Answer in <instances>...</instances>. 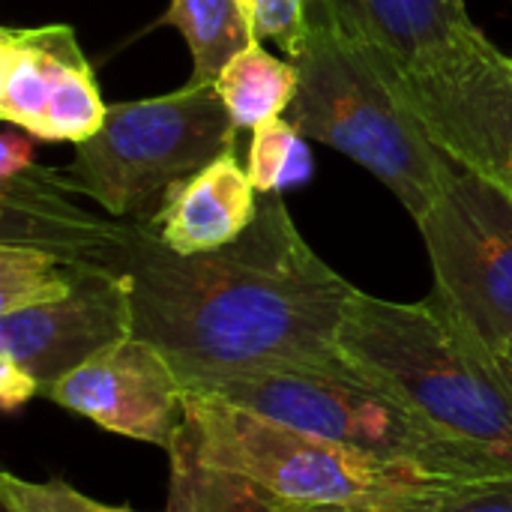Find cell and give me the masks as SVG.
Returning a JSON list of instances; mask_svg holds the SVG:
<instances>
[{
	"label": "cell",
	"mask_w": 512,
	"mask_h": 512,
	"mask_svg": "<svg viewBox=\"0 0 512 512\" xmlns=\"http://www.w3.org/2000/svg\"><path fill=\"white\" fill-rule=\"evenodd\" d=\"M132 297V336L156 345L186 390L282 366L339 363L354 285L300 234L282 195H261L234 243L180 255L129 222L114 261Z\"/></svg>",
	"instance_id": "6da1fadb"
},
{
	"label": "cell",
	"mask_w": 512,
	"mask_h": 512,
	"mask_svg": "<svg viewBox=\"0 0 512 512\" xmlns=\"http://www.w3.org/2000/svg\"><path fill=\"white\" fill-rule=\"evenodd\" d=\"M339 354L489 477H512V363L441 300L354 291Z\"/></svg>",
	"instance_id": "7a4b0ae2"
},
{
	"label": "cell",
	"mask_w": 512,
	"mask_h": 512,
	"mask_svg": "<svg viewBox=\"0 0 512 512\" xmlns=\"http://www.w3.org/2000/svg\"><path fill=\"white\" fill-rule=\"evenodd\" d=\"M288 60L300 87L285 117L309 141L375 174L414 222L423 219L456 162L426 132L387 54L351 33L324 3Z\"/></svg>",
	"instance_id": "3957f363"
},
{
	"label": "cell",
	"mask_w": 512,
	"mask_h": 512,
	"mask_svg": "<svg viewBox=\"0 0 512 512\" xmlns=\"http://www.w3.org/2000/svg\"><path fill=\"white\" fill-rule=\"evenodd\" d=\"M183 429L207 465L234 471L288 504L402 512L447 489L414 465L384 462L282 426L213 393H186Z\"/></svg>",
	"instance_id": "277c9868"
},
{
	"label": "cell",
	"mask_w": 512,
	"mask_h": 512,
	"mask_svg": "<svg viewBox=\"0 0 512 512\" xmlns=\"http://www.w3.org/2000/svg\"><path fill=\"white\" fill-rule=\"evenodd\" d=\"M198 393H213L243 411L345 444L366 456L414 465L447 486L492 480L474 459L432 435L411 411H405L384 387L369 381L345 357L330 366L246 372L198 387Z\"/></svg>",
	"instance_id": "5b68a950"
},
{
	"label": "cell",
	"mask_w": 512,
	"mask_h": 512,
	"mask_svg": "<svg viewBox=\"0 0 512 512\" xmlns=\"http://www.w3.org/2000/svg\"><path fill=\"white\" fill-rule=\"evenodd\" d=\"M216 87L108 105L96 135L75 144L69 177L111 216L153 222L168 189L237 141Z\"/></svg>",
	"instance_id": "8992f818"
},
{
	"label": "cell",
	"mask_w": 512,
	"mask_h": 512,
	"mask_svg": "<svg viewBox=\"0 0 512 512\" xmlns=\"http://www.w3.org/2000/svg\"><path fill=\"white\" fill-rule=\"evenodd\" d=\"M417 228L432 297L501 354L512 342V192L456 165Z\"/></svg>",
	"instance_id": "52a82bcc"
},
{
	"label": "cell",
	"mask_w": 512,
	"mask_h": 512,
	"mask_svg": "<svg viewBox=\"0 0 512 512\" xmlns=\"http://www.w3.org/2000/svg\"><path fill=\"white\" fill-rule=\"evenodd\" d=\"M132 336V297L123 273L78 267L75 288L54 303L0 315V399L27 405L51 384Z\"/></svg>",
	"instance_id": "ba28073f"
},
{
	"label": "cell",
	"mask_w": 512,
	"mask_h": 512,
	"mask_svg": "<svg viewBox=\"0 0 512 512\" xmlns=\"http://www.w3.org/2000/svg\"><path fill=\"white\" fill-rule=\"evenodd\" d=\"M402 81L432 141L512 192V57L477 27L438 66Z\"/></svg>",
	"instance_id": "9c48e42d"
},
{
	"label": "cell",
	"mask_w": 512,
	"mask_h": 512,
	"mask_svg": "<svg viewBox=\"0 0 512 512\" xmlns=\"http://www.w3.org/2000/svg\"><path fill=\"white\" fill-rule=\"evenodd\" d=\"M108 105L69 24L0 30V117L39 141L81 144Z\"/></svg>",
	"instance_id": "30bf717a"
},
{
	"label": "cell",
	"mask_w": 512,
	"mask_h": 512,
	"mask_svg": "<svg viewBox=\"0 0 512 512\" xmlns=\"http://www.w3.org/2000/svg\"><path fill=\"white\" fill-rule=\"evenodd\" d=\"M42 396L105 432L165 453L186 426V387L177 369L156 345L138 336L102 351Z\"/></svg>",
	"instance_id": "8fae6325"
},
{
	"label": "cell",
	"mask_w": 512,
	"mask_h": 512,
	"mask_svg": "<svg viewBox=\"0 0 512 512\" xmlns=\"http://www.w3.org/2000/svg\"><path fill=\"white\" fill-rule=\"evenodd\" d=\"M72 177L39 165L0 186V243L45 249L72 267H111L117 261L126 219H102L72 201Z\"/></svg>",
	"instance_id": "7c38bea8"
},
{
	"label": "cell",
	"mask_w": 512,
	"mask_h": 512,
	"mask_svg": "<svg viewBox=\"0 0 512 512\" xmlns=\"http://www.w3.org/2000/svg\"><path fill=\"white\" fill-rule=\"evenodd\" d=\"M258 198L249 168L240 165L237 144H231L201 171L177 180L150 225L180 255L216 252L246 234Z\"/></svg>",
	"instance_id": "4fadbf2b"
},
{
	"label": "cell",
	"mask_w": 512,
	"mask_h": 512,
	"mask_svg": "<svg viewBox=\"0 0 512 512\" xmlns=\"http://www.w3.org/2000/svg\"><path fill=\"white\" fill-rule=\"evenodd\" d=\"M327 6L402 75L438 66L477 30L465 0H327Z\"/></svg>",
	"instance_id": "5bb4252c"
},
{
	"label": "cell",
	"mask_w": 512,
	"mask_h": 512,
	"mask_svg": "<svg viewBox=\"0 0 512 512\" xmlns=\"http://www.w3.org/2000/svg\"><path fill=\"white\" fill-rule=\"evenodd\" d=\"M165 21L180 30L192 54L189 87H213L222 69L258 42L240 0H171Z\"/></svg>",
	"instance_id": "9a60e30c"
},
{
	"label": "cell",
	"mask_w": 512,
	"mask_h": 512,
	"mask_svg": "<svg viewBox=\"0 0 512 512\" xmlns=\"http://www.w3.org/2000/svg\"><path fill=\"white\" fill-rule=\"evenodd\" d=\"M213 87L237 129H258L267 120L285 117L297 96L300 75L288 57H276L264 42H255L222 69Z\"/></svg>",
	"instance_id": "2e32d148"
},
{
	"label": "cell",
	"mask_w": 512,
	"mask_h": 512,
	"mask_svg": "<svg viewBox=\"0 0 512 512\" xmlns=\"http://www.w3.org/2000/svg\"><path fill=\"white\" fill-rule=\"evenodd\" d=\"M171 459V486H168V510L165 512H276L279 498L261 489L258 483L207 465L186 429L168 453Z\"/></svg>",
	"instance_id": "e0dca14e"
},
{
	"label": "cell",
	"mask_w": 512,
	"mask_h": 512,
	"mask_svg": "<svg viewBox=\"0 0 512 512\" xmlns=\"http://www.w3.org/2000/svg\"><path fill=\"white\" fill-rule=\"evenodd\" d=\"M78 267L21 243H0V315L63 300L75 288Z\"/></svg>",
	"instance_id": "ac0fdd59"
},
{
	"label": "cell",
	"mask_w": 512,
	"mask_h": 512,
	"mask_svg": "<svg viewBox=\"0 0 512 512\" xmlns=\"http://www.w3.org/2000/svg\"><path fill=\"white\" fill-rule=\"evenodd\" d=\"M306 141L309 138L288 117H276L252 129L246 168L258 195H282L315 174V159Z\"/></svg>",
	"instance_id": "d6986e66"
},
{
	"label": "cell",
	"mask_w": 512,
	"mask_h": 512,
	"mask_svg": "<svg viewBox=\"0 0 512 512\" xmlns=\"http://www.w3.org/2000/svg\"><path fill=\"white\" fill-rule=\"evenodd\" d=\"M0 512H138L87 498L66 480H24L0 474Z\"/></svg>",
	"instance_id": "ffe728a7"
},
{
	"label": "cell",
	"mask_w": 512,
	"mask_h": 512,
	"mask_svg": "<svg viewBox=\"0 0 512 512\" xmlns=\"http://www.w3.org/2000/svg\"><path fill=\"white\" fill-rule=\"evenodd\" d=\"M327 0H240L258 42H276L285 57L297 48V42L312 27L315 12Z\"/></svg>",
	"instance_id": "44dd1931"
},
{
	"label": "cell",
	"mask_w": 512,
	"mask_h": 512,
	"mask_svg": "<svg viewBox=\"0 0 512 512\" xmlns=\"http://www.w3.org/2000/svg\"><path fill=\"white\" fill-rule=\"evenodd\" d=\"M420 512H512V477H492L462 486H447L411 507Z\"/></svg>",
	"instance_id": "7402d4cb"
},
{
	"label": "cell",
	"mask_w": 512,
	"mask_h": 512,
	"mask_svg": "<svg viewBox=\"0 0 512 512\" xmlns=\"http://www.w3.org/2000/svg\"><path fill=\"white\" fill-rule=\"evenodd\" d=\"M33 165V144L24 129L9 126L0 138V180H9Z\"/></svg>",
	"instance_id": "603a6c76"
},
{
	"label": "cell",
	"mask_w": 512,
	"mask_h": 512,
	"mask_svg": "<svg viewBox=\"0 0 512 512\" xmlns=\"http://www.w3.org/2000/svg\"><path fill=\"white\" fill-rule=\"evenodd\" d=\"M276 512H396V510H375V507H312V504H288L279 501ZM402 512H420V510H402Z\"/></svg>",
	"instance_id": "cb8c5ba5"
},
{
	"label": "cell",
	"mask_w": 512,
	"mask_h": 512,
	"mask_svg": "<svg viewBox=\"0 0 512 512\" xmlns=\"http://www.w3.org/2000/svg\"><path fill=\"white\" fill-rule=\"evenodd\" d=\"M501 354H504V357H507V360H510V363H512V342H510V345H507V348H504V351H501Z\"/></svg>",
	"instance_id": "d4e9b609"
}]
</instances>
